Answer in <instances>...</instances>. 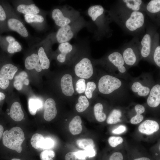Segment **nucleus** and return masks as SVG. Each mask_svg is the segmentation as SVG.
<instances>
[{"instance_id":"1","label":"nucleus","mask_w":160,"mask_h":160,"mask_svg":"<svg viewBox=\"0 0 160 160\" xmlns=\"http://www.w3.org/2000/svg\"><path fill=\"white\" fill-rule=\"evenodd\" d=\"M25 139L23 130L18 127H13L9 130L5 131L3 134V145L18 153H20L22 151L21 145Z\"/></svg>"},{"instance_id":"2","label":"nucleus","mask_w":160,"mask_h":160,"mask_svg":"<svg viewBox=\"0 0 160 160\" xmlns=\"http://www.w3.org/2000/svg\"><path fill=\"white\" fill-rule=\"evenodd\" d=\"M4 4L7 13V24L9 31H15L21 36L28 38L29 34L23 22L9 3L4 2Z\"/></svg>"},{"instance_id":"3","label":"nucleus","mask_w":160,"mask_h":160,"mask_svg":"<svg viewBox=\"0 0 160 160\" xmlns=\"http://www.w3.org/2000/svg\"><path fill=\"white\" fill-rule=\"evenodd\" d=\"M121 82L118 79L109 75L102 77L98 82V89L103 94H109L119 88Z\"/></svg>"},{"instance_id":"4","label":"nucleus","mask_w":160,"mask_h":160,"mask_svg":"<svg viewBox=\"0 0 160 160\" xmlns=\"http://www.w3.org/2000/svg\"><path fill=\"white\" fill-rule=\"evenodd\" d=\"M15 11L17 14H40V9L30 0H17L13 2Z\"/></svg>"},{"instance_id":"5","label":"nucleus","mask_w":160,"mask_h":160,"mask_svg":"<svg viewBox=\"0 0 160 160\" xmlns=\"http://www.w3.org/2000/svg\"><path fill=\"white\" fill-rule=\"evenodd\" d=\"M17 71V67L11 63H6L2 66L0 71V87L1 89H4L8 87L9 80L13 79Z\"/></svg>"},{"instance_id":"6","label":"nucleus","mask_w":160,"mask_h":160,"mask_svg":"<svg viewBox=\"0 0 160 160\" xmlns=\"http://www.w3.org/2000/svg\"><path fill=\"white\" fill-rule=\"evenodd\" d=\"M74 71L78 77L83 79H89L93 73L91 61L87 58H83L75 65Z\"/></svg>"},{"instance_id":"7","label":"nucleus","mask_w":160,"mask_h":160,"mask_svg":"<svg viewBox=\"0 0 160 160\" xmlns=\"http://www.w3.org/2000/svg\"><path fill=\"white\" fill-rule=\"evenodd\" d=\"M145 22L143 13L139 11H133L125 23L126 28L131 31H134L142 27Z\"/></svg>"},{"instance_id":"8","label":"nucleus","mask_w":160,"mask_h":160,"mask_svg":"<svg viewBox=\"0 0 160 160\" xmlns=\"http://www.w3.org/2000/svg\"><path fill=\"white\" fill-rule=\"evenodd\" d=\"M0 46L10 54L20 52L22 49L19 42L10 36H0Z\"/></svg>"},{"instance_id":"9","label":"nucleus","mask_w":160,"mask_h":160,"mask_svg":"<svg viewBox=\"0 0 160 160\" xmlns=\"http://www.w3.org/2000/svg\"><path fill=\"white\" fill-rule=\"evenodd\" d=\"M57 111L56 103L52 98L46 100L44 103V118L46 121H50L56 116Z\"/></svg>"},{"instance_id":"10","label":"nucleus","mask_w":160,"mask_h":160,"mask_svg":"<svg viewBox=\"0 0 160 160\" xmlns=\"http://www.w3.org/2000/svg\"><path fill=\"white\" fill-rule=\"evenodd\" d=\"M73 35V32L69 24L60 27L56 33L55 37L57 41L60 44L69 41Z\"/></svg>"},{"instance_id":"11","label":"nucleus","mask_w":160,"mask_h":160,"mask_svg":"<svg viewBox=\"0 0 160 160\" xmlns=\"http://www.w3.org/2000/svg\"><path fill=\"white\" fill-rule=\"evenodd\" d=\"M25 21L35 29L41 30L44 23V18L40 14H27L24 15Z\"/></svg>"},{"instance_id":"12","label":"nucleus","mask_w":160,"mask_h":160,"mask_svg":"<svg viewBox=\"0 0 160 160\" xmlns=\"http://www.w3.org/2000/svg\"><path fill=\"white\" fill-rule=\"evenodd\" d=\"M159 129L158 123L155 121L147 120L141 123L138 127V130L141 133L151 135L157 131Z\"/></svg>"},{"instance_id":"13","label":"nucleus","mask_w":160,"mask_h":160,"mask_svg":"<svg viewBox=\"0 0 160 160\" xmlns=\"http://www.w3.org/2000/svg\"><path fill=\"white\" fill-rule=\"evenodd\" d=\"M60 84L62 92L64 95L68 96L73 95L74 89L71 75L66 74L63 76L61 79Z\"/></svg>"},{"instance_id":"14","label":"nucleus","mask_w":160,"mask_h":160,"mask_svg":"<svg viewBox=\"0 0 160 160\" xmlns=\"http://www.w3.org/2000/svg\"><path fill=\"white\" fill-rule=\"evenodd\" d=\"M37 55L42 69H48L50 66V61L46 54L45 50L44 40L37 44Z\"/></svg>"},{"instance_id":"15","label":"nucleus","mask_w":160,"mask_h":160,"mask_svg":"<svg viewBox=\"0 0 160 160\" xmlns=\"http://www.w3.org/2000/svg\"><path fill=\"white\" fill-rule=\"evenodd\" d=\"M24 63L25 68L28 70L34 69L38 72H41L42 70L37 53H33L27 56L25 59Z\"/></svg>"},{"instance_id":"16","label":"nucleus","mask_w":160,"mask_h":160,"mask_svg":"<svg viewBox=\"0 0 160 160\" xmlns=\"http://www.w3.org/2000/svg\"><path fill=\"white\" fill-rule=\"evenodd\" d=\"M148 105L150 107L155 108L160 103V85H154L150 92V94L147 100Z\"/></svg>"},{"instance_id":"17","label":"nucleus","mask_w":160,"mask_h":160,"mask_svg":"<svg viewBox=\"0 0 160 160\" xmlns=\"http://www.w3.org/2000/svg\"><path fill=\"white\" fill-rule=\"evenodd\" d=\"M52 17L55 24L58 26L62 27L69 24L71 22L69 17L65 16L60 9H54L52 13Z\"/></svg>"},{"instance_id":"18","label":"nucleus","mask_w":160,"mask_h":160,"mask_svg":"<svg viewBox=\"0 0 160 160\" xmlns=\"http://www.w3.org/2000/svg\"><path fill=\"white\" fill-rule=\"evenodd\" d=\"M108 59L110 62L116 67L120 72L123 73L125 72L126 69L124 66L125 62L122 55L119 52H114L110 54Z\"/></svg>"},{"instance_id":"19","label":"nucleus","mask_w":160,"mask_h":160,"mask_svg":"<svg viewBox=\"0 0 160 160\" xmlns=\"http://www.w3.org/2000/svg\"><path fill=\"white\" fill-rule=\"evenodd\" d=\"M9 115L11 118L15 121H20L23 119L24 113L19 102H15L12 104L10 108Z\"/></svg>"},{"instance_id":"20","label":"nucleus","mask_w":160,"mask_h":160,"mask_svg":"<svg viewBox=\"0 0 160 160\" xmlns=\"http://www.w3.org/2000/svg\"><path fill=\"white\" fill-rule=\"evenodd\" d=\"M151 44V36L149 34L146 33L144 35L141 42V54L143 57L145 58L149 55Z\"/></svg>"},{"instance_id":"21","label":"nucleus","mask_w":160,"mask_h":160,"mask_svg":"<svg viewBox=\"0 0 160 160\" xmlns=\"http://www.w3.org/2000/svg\"><path fill=\"white\" fill-rule=\"evenodd\" d=\"M58 49L60 53L57 57V60L63 63L65 61L66 55L72 50L73 46L68 42H64L59 45Z\"/></svg>"},{"instance_id":"22","label":"nucleus","mask_w":160,"mask_h":160,"mask_svg":"<svg viewBox=\"0 0 160 160\" xmlns=\"http://www.w3.org/2000/svg\"><path fill=\"white\" fill-rule=\"evenodd\" d=\"M122 56L125 63L129 65H133L137 60L135 52L132 47L126 48L123 52Z\"/></svg>"},{"instance_id":"23","label":"nucleus","mask_w":160,"mask_h":160,"mask_svg":"<svg viewBox=\"0 0 160 160\" xmlns=\"http://www.w3.org/2000/svg\"><path fill=\"white\" fill-rule=\"evenodd\" d=\"M82 121L79 116H75L70 122L69 128L70 132L73 135L80 133L82 130Z\"/></svg>"},{"instance_id":"24","label":"nucleus","mask_w":160,"mask_h":160,"mask_svg":"<svg viewBox=\"0 0 160 160\" xmlns=\"http://www.w3.org/2000/svg\"><path fill=\"white\" fill-rule=\"evenodd\" d=\"M7 15L4 2H0V33L9 31L7 26Z\"/></svg>"},{"instance_id":"25","label":"nucleus","mask_w":160,"mask_h":160,"mask_svg":"<svg viewBox=\"0 0 160 160\" xmlns=\"http://www.w3.org/2000/svg\"><path fill=\"white\" fill-rule=\"evenodd\" d=\"M104 12L103 7L100 5H95L90 7L88 10V14L92 20L95 21L102 15Z\"/></svg>"},{"instance_id":"26","label":"nucleus","mask_w":160,"mask_h":160,"mask_svg":"<svg viewBox=\"0 0 160 160\" xmlns=\"http://www.w3.org/2000/svg\"><path fill=\"white\" fill-rule=\"evenodd\" d=\"M132 89L134 92H137L138 95L141 96L145 97L150 92V89L144 86L138 82H135L132 86Z\"/></svg>"},{"instance_id":"27","label":"nucleus","mask_w":160,"mask_h":160,"mask_svg":"<svg viewBox=\"0 0 160 160\" xmlns=\"http://www.w3.org/2000/svg\"><path fill=\"white\" fill-rule=\"evenodd\" d=\"M28 105L29 112L32 115H35L37 110L42 106L41 101L37 98H30L28 100Z\"/></svg>"},{"instance_id":"28","label":"nucleus","mask_w":160,"mask_h":160,"mask_svg":"<svg viewBox=\"0 0 160 160\" xmlns=\"http://www.w3.org/2000/svg\"><path fill=\"white\" fill-rule=\"evenodd\" d=\"M136 115L132 117L130 120V122L132 124H137L140 123L143 119V117L141 114L145 111L144 107L140 104H137L135 107Z\"/></svg>"},{"instance_id":"29","label":"nucleus","mask_w":160,"mask_h":160,"mask_svg":"<svg viewBox=\"0 0 160 160\" xmlns=\"http://www.w3.org/2000/svg\"><path fill=\"white\" fill-rule=\"evenodd\" d=\"M103 106L100 103L96 104L94 106V111L95 118L97 120L100 122L104 121L106 119V116L103 113Z\"/></svg>"},{"instance_id":"30","label":"nucleus","mask_w":160,"mask_h":160,"mask_svg":"<svg viewBox=\"0 0 160 160\" xmlns=\"http://www.w3.org/2000/svg\"><path fill=\"white\" fill-rule=\"evenodd\" d=\"M121 116V113L118 109H113L110 113L107 120L108 124H113L120 121V118Z\"/></svg>"},{"instance_id":"31","label":"nucleus","mask_w":160,"mask_h":160,"mask_svg":"<svg viewBox=\"0 0 160 160\" xmlns=\"http://www.w3.org/2000/svg\"><path fill=\"white\" fill-rule=\"evenodd\" d=\"M89 103L84 95L80 96L78 98V103L76 105V108L79 112L84 111L89 106Z\"/></svg>"},{"instance_id":"32","label":"nucleus","mask_w":160,"mask_h":160,"mask_svg":"<svg viewBox=\"0 0 160 160\" xmlns=\"http://www.w3.org/2000/svg\"><path fill=\"white\" fill-rule=\"evenodd\" d=\"M126 7L133 11H138L140 10L142 4L141 0H123Z\"/></svg>"},{"instance_id":"33","label":"nucleus","mask_w":160,"mask_h":160,"mask_svg":"<svg viewBox=\"0 0 160 160\" xmlns=\"http://www.w3.org/2000/svg\"><path fill=\"white\" fill-rule=\"evenodd\" d=\"M76 143L80 148L87 150L92 147L95 148L94 141L91 139H82L77 140Z\"/></svg>"},{"instance_id":"34","label":"nucleus","mask_w":160,"mask_h":160,"mask_svg":"<svg viewBox=\"0 0 160 160\" xmlns=\"http://www.w3.org/2000/svg\"><path fill=\"white\" fill-rule=\"evenodd\" d=\"M146 9L151 13L159 12L160 11V0H151L147 5Z\"/></svg>"},{"instance_id":"35","label":"nucleus","mask_w":160,"mask_h":160,"mask_svg":"<svg viewBox=\"0 0 160 160\" xmlns=\"http://www.w3.org/2000/svg\"><path fill=\"white\" fill-rule=\"evenodd\" d=\"M44 138L43 136L39 133H35L32 136L31 140L32 146L37 149L40 148V146Z\"/></svg>"},{"instance_id":"36","label":"nucleus","mask_w":160,"mask_h":160,"mask_svg":"<svg viewBox=\"0 0 160 160\" xmlns=\"http://www.w3.org/2000/svg\"><path fill=\"white\" fill-rule=\"evenodd\" d=\"M96 88L95 84L92 81L87 82L85 90V94L88 99L91 98L92 96V93Z\"/></svg>"},{"instance_id":"37","label":"nucleus","mask_w":160,"mask_h":160,"mask_svg":"<svg viewBox=\"0 0 160 160\" xmlns=\"http://www.w3.org/2000/svg\"><path fill=\"white\" fill-rule=\"evenodd\" d=\"M55 153L52 150H46L41 152L40 157L41 160H53Z\"/></svg>"},{"instance_id":"38","label":"nucleus","mask_w":160,"mask_h":160,"mask_svg":"<svg viewBox=\"0 0 160 160\" xmlns=\"http://www.w3.org/2000/svg\"><path fill=\"white\" fill-rule=\"evenodd\" d=\"M76 90L78 93H83L86 89L85 79L81 78L78 80L76 82Z\"/></svg>"},{"instance_id":"39","label":"nucleus","mask_w":160,"mask_h":160,"mask_svg":"<svg viewBox=\"0 0 160 160\" xmlns=\"http://www.w3.org/2000/svg\"><path fill=\"white\" fill-rule=\"evenodd\" d=\"M123 141V138L120 137L111 136L108 140L109 145L113 147H115L121 143Z\"/></svg>"},{"instance_id":"40","label":"nucleus","mask_w":160,"mask_h":160,"mask_svg":"<svg viewBox=\"0 0 160 160\" xmlns=\"http://www.w3.org/2000/svg\"><path fill=\"white\" fill-rule=\"evenodd\" d=\"M54 145V142L49 138H44L40 146V148L44 149H48L53 147Z\"/></svg>"},{"instance_id":"41","label":"nucleus","mask_w":160,"mask_h":160,"mask_svg":"<svg viewBox=\"0 0 160 160\" xmlns=\"http://www.w3.org/2000/svg\"><path fill=\"white\" fill-rule=\"evenodd\" d=\"M153 60L156 64L160 67V46H158L155 49L153 54Z\"/></svg>"},{"instance_id":"42","label":"nucleus","mask_w":160,"mask_h":160,"mask_svg":"<svg viewBox=\"0 0 160 160\" xmlns=\"http://www.w3.org/2000/svg\"><path fill=\"white\" fill-rule=\"evenodd\" d=\"M65 160H86L78 158L75 154L74 152H69L67 153L65 156Z\"/></svg>"},{"instance_id":"43","label":"nucleus","mask_w":160,"mask_h":160,"mask_svg":"<svg viewBox=\"0 0 160 160\" xmlns=\"http://www.w3.org/2000/svg\"><path fill=\"white\" fill-rule=\"evenodd\" d=\"M28 76V74L26 72L22 71L20 72L18 75L15 77V79L23 82L27 79Z\"/></svg>"},{"instance_id":"44","label":"nucleus","mask_w":160,"mask_h":160,"mask_svg":"<svg viewBox=\"0 0 160 160\" xmlns=\"http://www.w3.org/2000/svg\"><path fill=\"white\" fill-rule=\"evenodd\" d=\"M75 155L78 158L82 159H86V158L88 157L87 151L85 150H80L75 152Z\"/></svg>"},{"instance_id":"45","label":"nucleus","mask_w":160,"mask_h":160,"mask_svg":"<svg viewBox=\"0 0 160 160\" xmlns=\"http://www.w3.org/2000/svg\"><path fill=\"white\" fill-rule=\"evenodd\" d=\"M123 155L121 153L116 152L110 156L109 160H123Z\"/></svg>"},{"instance_id":"46","label":"nucleus","mask_w":160,"mask_h":160,"mask_svg":"<svg viewBox=\"0 0 160 160\" xmlns=\"http://www.w3.org/2000/svg\"><path fill=\"white\" fill-rule=\"evenodd\" d=\"M126 129V127L124 125H121L117 128L112 131V133L114 134H120L125 132Z\"/></svg>"},{"instance_id":"47","label":"nucleus","mask_w":160,"mask_h":160,"mask_svg":"<svg viewBox=\"0 0 160 160\" xmlns=\"http://www.w3.org/2000/svg\"><path fill=\"white\" fill-rule=\"evenodd\" d=\"M23 84V82L17 80H15L13 83V85L17 90H20L22 88Z\"/></svg>"},{"instance_id":"48","label":"nucleus","mask_w":160,"mask_h":160,"mask_svg":"<svg viewBox=\"0 0 160 160\" xmlns=\"http://www.w3.org/2000/svg\"><path fill=\"white\" fill-rule=\"evenodd\" d=\"M4 128L0 124V140L1 139L4 132Z\"/></svg>"},{"instance_id":"49","label":"nucleus","mask_w":160,"mask_h":160,"mask_svg":"<svg viewBox=\"0 0 160 160\" xmlns=\"http://www.w3.org/2000/svg\"><path fill=\"white\" fill-rule=\"evenodd\" d=\"M134 160H151L149 158L147 157H141L137 158Z\"/></svg>"},{"instance_id":"50","label":"nucleus","mask_w":160,"mask_h":160,"mask_svg":"<svg viewBox=\"0 0 160 160\" xmlns=\"http://www.w3.org/2000/svg\"><path fill=\"white\" fill-rule=\"evenodd\" d=\"M5 98V95L4 94L1 92H0V101L4 99Z\"/></svg>"},{"instance_id":"51","label":"nucleus","mask_w":160,"mask_h":160,"mask_svg":"<svg viewBox=\"0 0 160 160\" xmlns=\"http://www.w3.org/2000/svg\"><path fill=\"white\" fill-rule=\"evenodd\" d=\"M29 81L28 79H26L23 82V84L26 85H29Z\"/></svg>"},{"instance_id":"52","label":"nucleus","mask_w":160,"mask_h":160,"mask_svg":"<svg viewBox=\"0 0 160 160\" xmlns=\"http://www.w3.org/2000/svg\"><path fill=\"white\" fill-rule=\"evenodd\" d=\"M11 160H21L19 159L14 158V159H12Z\"/></svg>"},{"instance_id":"53","label":"nucleus","mask_w":160,"mask_h":160,"mask_svg":"<svg viewBox=\"0 0 160 160\" xmlns=\"http://www.w3.org/2000/svg\"><path fill=\"white\" fill-rule=\"evenodd\" d=\"M156 155H158V154H157V153H156Z\"/></svg>"}]
</instances>
